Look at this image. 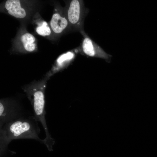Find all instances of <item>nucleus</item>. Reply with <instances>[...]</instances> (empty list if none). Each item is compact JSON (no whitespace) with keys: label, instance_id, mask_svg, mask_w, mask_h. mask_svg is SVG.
I'll return each instance as SVG.
<instances>
[{"label":"nucleus","instance_id":"obj_1","mask_svg":"<svg viewBox=\"0 0 157 157\" xmlns=\"http://www.w3.org/2000/svg\"><path fill=\"white\" fill-rule=\"evenodd\" d=\"M34 116L23 115L3 125L0 128V156L8 152V146L13 140L21 139H35L45 144L44 139L39 135L40 130Z\"/></svg>","mask_w":157,"mask_h":157},{"label":"nucleus","instance_id":"obj_2","mask_svg":"<svg viewBox=\"0 0 157 157\" xmlns=\"http://www.w3.org/2000/svg\"><path fill=\"white\" fill-rule=\"evenodd\" d=\"M49 79L44 76L40 80L34 81L24 86L22 89L27 95L33 107L34 116L38 122L42 124L45 131L46 137L44 139L45 145L49 149H51L55 141L50 134L45 119V91L47 82Z\"/></svg>","mask_w":157,"mask_h":157},{"label":"nucleus","instance_id":"obj_3","mask_svg":"<svg viewBox=\"0 0 157 157\" xmlns=\"http://www.w3.org/2000/svg\"><path fill=\"white\" fill-rule=\"evenodd\" d=\"M20 104L15 100L3 98L0 100V128L5 124L24 115Z\"/></svg>","mask_w":157,"mask_h":157},{"label":"nucleus","instance_id":"obj_4","mask_svg":"<svg viewBox=\"0 0 157 157\" xmlns=\"http://www.w3.org/2000/svg\"><path fill=\"white\" fill-rule=\"evenodd\" d=\"M82 48L83 52L90 57H99L108 60L111 56L107 54L101 47L95 44L89 38L85 37L83 40Z\"/></svg>","mask_w":157,"mask_h":157},{"label":"nucleus","instance_id":"obj_5","mask_svg":"<svg viewBox=\"0 0 157 157\" xmlns=\"http://www.w3.org/2000/svg\"><path fill=\"white\" fill-rule=\"evenodd\" d=\"M82 6L80 1L73 0L70 3L67 12V19L72 25H78L82 18Z\"/></svg>","mask_w":157,"mask_h":157},{"label":"nucleus","instance_id":"obj_6","mask_svg":"<svg viewBox=\"0 0 157 157\" xmlns=\"http://www.w3.org/2000/svg\"><path fill=\"white\" fill-rule=\"evenodd\" d=\"M74 56V53L71 52H68L60 55L56 60V65L47 72L45 76L49 79L53 74L64 69Z\"/></svg>","mask_w":157,"mask_h":157},{"label":"nucleus","instance_id":"obj_7","mask_svg":"<svg viewBox=\"0 0 157 157\" xmlns=\"http://www.w3.org/2000/svg\"><path fill=\"white\" fill-rule=\"evenodd\" d=\"M5 6L8 11V13L15 17L23 18L26 15L25 10L21 7L19 0H7Z\"/></svg>","mask_w":157,"mask_h":157},{"label":"nucleus","instance_id":"obj_8","mask_svg":"<svg viewBox=\"0 0 157 157\" xmlns=\"http://www.w3.org/2000/svg\"><path fill=\"white\" fill-rule=\"evenodd\" d=\"M68 19L59 14H54L50 22V25L53 31L56 33H61L68 25Z\"/></svg>","mask_w":157,"mask_h":157},{"label":"nucleus","instance_id":"obj_9","mask_svg":"<svg viewBox=\"0 0 157 157\" xmlns=\"http://www.w3.org/2000/svg\"><path fill=\"white\" fill-rule=\"evenodd\" d=\"M21 40L26 51L31 52L35 50L36 47L33 43L35 40V38L33 35L29 33H25L22 36Z\"/></svg>","mask_w":157,"mask_h":157},{"label":"nucleus","instance_id":"obj_10","mask_svg":"<svg viewBox=\"0 0 157 157\" xmlns=\"http://www.w3.org/2000/svg\"><path fill=\"white\" fill-rule=\"evenodd\" d=\"M36 31L38 34L43 36L49 35L51 33L50 28L45 21H43L40 25L38 26Z\"/></svg>","mask_w":157,"mask_h":157}]
</instances>
